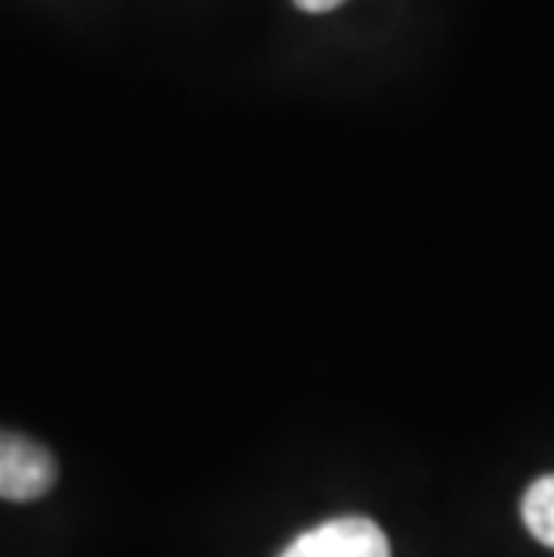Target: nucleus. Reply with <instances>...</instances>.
Listing matches in <instances>:
<instances>
[{
  "instance_id": "nucleus-1",
  "label": "nucleus",
  "mask_w": 554,
  "mask_h": 557,
  "mask_svg": "<svg viewBox=\"0 0 554 557\" xmlns=\"http://www.w3.org/2000/svg\"><path fill=\"white\" fill-rule=\"evenodd\" d=\"M58 482V465L51 449L26 435L0 432V500H40Z\"/></svg>"
},
{
  "instance_id": "nucleus-2",
  "label": "nucleus",
  "mask_w": 554,
  "mask_h": 557,
  "mask_svg": "<svg viewBox=\"0 0 554 557\" xmlns=\"http://www.w3.org/2000/svg\"><path fill=\"white\" fill-rule=\"evenodd\" d=\"M281 557H389V540L371 518L349 515L303 532Z\"/></svg>"
},
{
  "instance_id": "nucleus-3",
  "label": "nucleus",
  "mask_w": 554,
  "mask_h": 557,
  "mask_svg": "<svg viewBox=\"0 0 554 557\" xmlns=\"http://www.w3.org/2000/svg\"><path fill=\"white\" fill-rule=\"evenodd\" d=\"M522 521L533 536L554 550V475L537 479L522 496Z\"/></svg>"
},
{
  "instance_id": "nucleus-4",
  "label": "nucleus",
  "mask_w": 554,
  "mask_h": 557,
  "mask_svg": "<svg viewBox=\"0 0 554 557\" xmlns=\"http://www.w3.org/2000/svg\"><path fill=\"white\" fill-rule=\"evenodd\" d=\"M342 0H296V8H303V11H313V15H321V11H332V8H338Z\"/></svg>"
}]
</instances>
